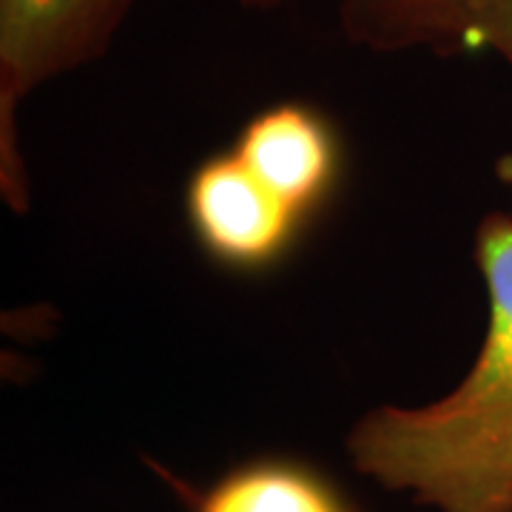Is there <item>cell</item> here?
<instances>
[{
    "mask_svg": "<svg viewBox=\"0 0 512 512\" xmlns=\"http://www.w3.org/2000/svg\"><path fill=\"white\" fill-rule=\"evenodd\" d=\"M487 333L467 376L436 402L373 407L348 433L350 464L433 512L512 507V217L493 211L473 245Z\"/></svg>",
    "mask_w": 512,
    "mask_h": 512,
    "instance_id": "6da1fadb",
    "label": "cell"
},
{
    "mask_svg": "<svg viewBox=\"0 0 512 512\" xmlns=\"http://www.w3.org/2000/svg\"><path fill=\"white\" fill-rule=\"evenodd\" d=\"M134 0H0V191L9 208H29L18 148V109L26 94L100 55Z\"/></svg>",
    "mask_w": 512,
    "mask_h": 512,
    "instance_id": "7a4b0ae2",
    "label": "cell"
},
{
    "mask_svg": "<svg viewBox=\"0 0 512 512\" xmlns=\"http://www.w3.org/2000/svg\"><path fill=\"white\" fill-rule=\"evenodd\" d=\"M185 217L202 251L237 271L279 262L305 225L234 151L211 154L191 171Z\"/></svg>",
    "mask_w": 512,
    "mask_h": 512,
    "instance_id": "3957f363",
    "label": "cell"
},
{
    "mask_svg": "<svg viewBox=\"0 0 512 512\" xmlns=\"http://www.w3.org/2000/svg\"><path fill=\"white\" fill-rule=\"evenodd\" d=\"M342 26L376 52H495L512 69V0H345ZM495 171L512 188V151Z\"/></svg>",
    "mask_w": 512,
    "mask_h": 512,
    "instance_id": "277c9868",
    "label": "cell"
},
{
    "mask_svg": "<svg viewBox=\"0 0 512 512\" xmlns=\"http://www.w3.org/2000/svg\"><path fill=\"white\" fill-rule=\"evenodd\" d=\"M231 151L302 220L328 202L342 171L339 134L308 103H276L256 111Z\"/></svg>",
    "mask_w": 512,
    "mask_h": 512,
    "instance_id": "5b68a950",
    "label": "cell"
},
{
    "mask_svg": "<svg viewBox=\"0 0 512 512\" xmlns=\"http://www.w3.org/2000/svg\"><path fill=\"white\" fill-rule=\"evenodd\" d=\"M191 512H359L336 481L308 461L262 456L242 461L194 495Z\"/></svg>",
    "mask_w": 512,
    "mask_h": 512,
    "instance_id": "8992f818",
    "label": "cell"
},
{
    "mask_svg": "<svg viewBox=\"0 0 512 512\" xmlns=\"http://www.w3.org/2000/svg\"><path fill=\"white\" fill-rule=\"evenodd\" d=\"M245 6H254V9H271V6H279L282 0H242Z\"/></svg>",
    "mask_w": 512,
    "mask_h": 512,
    "instance_id": "52a82bcc",
    "label": "cell"
},
{
    "mask_svg": "<svg viewBox=\"0 0 512 512\" xmlns=\"http://www.w3.org/2000/svg\"><path fill=\"white\" fill-rule=\"evenodd\" d=\"M510 512H512V507H510Z\"/></svg>",
    "mask_w": 512,
    "mask_h": 512,
    "instance_id": "ba28073f",
    "label": "cell"
}]
</instances>
